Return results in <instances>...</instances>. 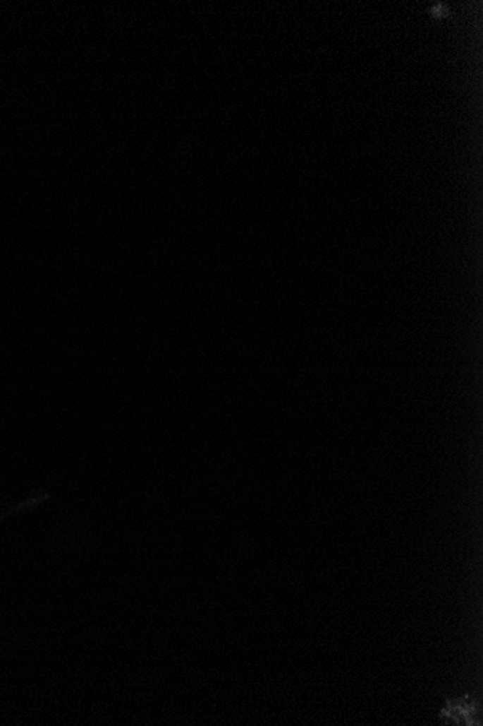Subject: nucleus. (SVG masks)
I'll return each instance as SVG.
<instances>
[{
    "instance_id": "obj_1",
    "label": "nucleus",
    "mask_w": 483,
    "mask_h": 726,
    "mask_svg": "<svg viewBox=\"0 0 483 726\" xmlns=\"http://www.w3.org/2000/svg\"><path fill=\"white\" fill-rule=\"evenodd\" d=\"M479 713L476 703L469 702L466 699H458L448 702L447 708L441 713L443 720H450L454 723H463V725H477L479 719L476 715Z\"/></svg>"
}]
</instances>
